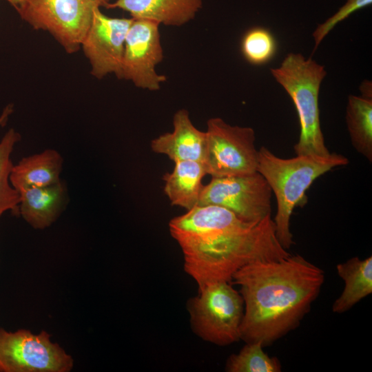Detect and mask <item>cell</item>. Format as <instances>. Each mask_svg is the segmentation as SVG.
Masks as SVG:
<instances>
[{"mask_svg":"<svg viewBox=\"0 0 372 372\" xmlns=\"http://www.w3.org/2000/svg\"><path fill=\"white\" fill-rule=\"evenodd\" d=\"M169 229L182 250L184 270L198 288L231 282L235 272L249 263L290 254L276 236L271 215L246 221L225 208L198 205L172 218Z\"/></svg>","mask_w":372,"mask_h":372,"instance_id":"cell-1","label":"cell"},{"mask_svg":"<svg viewBox=\"0 0 372 372\" xmlns=\"http://www.w3.org/2000/svg\"><path fill=\"white\" fill-rule=\"evenodd\" d=\"M323 269L300 254L249 263L232 276L244 301L240 340L269 346L299 326L320 293Z\"/></svg>","mask_w":372,"mask_h":372,"instance_id":"cell-2","label":"cell"},{"mask_svg":"<svg viewBox=\"0 0 372 372\" xmlns=\"http://www.w3.org/2000/svg\"><path fill=\"white\" fill-rule=\"evenodd\" d=\"M348 163L347 158L336 153L327 156L296 155L282 158L265 147L260 148L257 172L265 178L276 196L277 211L273 220L276 236L285 249L294 244L290 220L295 207L305 197L306 191L319 176Z\"/></svg>","mask_w":372,"mask_h":372,"instance_id":"cell-3","label":"cell"},{"mask_svg":"<svg viewBox=\"0 0 372 372\" xmlns=\"http://www.w3.org/2000/svg\"><path fill=\"white\" fill-rule=\"evenodd\" d=\"M271 73L290 96L298 113L300 133L294 145L296 155L329 156L319 109L320 85L327 75L324 67L311 58L291 52Z\"/></svg>","mask_w":372,"mask_h":372,"instance_id":"cell-4","label":"cell"},{"mask_svg":"<svg viewBox=\"0 0 372 372\" xmlns=\"http://www.w3.org/2000/svg\"><path fill=\"white\" fill-rule=\"evenodd\" d=\"M110 0H12L21 19L34 30L49 32L67 53L81 47L94 11Z\"/></svg>","mask_w":372,"mask_h":372,"instance_id":"cell-5","label":"cell"},{"mask_svg":"<svg viewBox=\"0 0 372 372\" xmlns=\"http://www.w3.org/2000/svg\"><path fill=\"white\" fill-rule=\"evenodd\" d=\"M194 332L203 340L226 346L240 340L244 301L229 282L206 284L187 302Z\"/></svg>","mask_w":372,"mask_h":372,"instance_id":"cell-6","label":"cell"},{"mask_svg":"<svg viewBox=\"0 0 372 372\" xmlns=\"http://www.w3.org/2000/svg\"><path fill=\"white\" fill-rule=\"evenodd\" d=\"M205 133L203 163L207 174L223 177L257 172L258 150L251 127L231 125L215 117L207 121Z\"/></svg>","mask_w":372,"mask_h":372,"instance_id":"cell-7","label":"cell"},{"mask_svg":"<svg viewBox=\"0 0 372 372\" xmlns=\"http://www.w3.org/2000/svg\"><path fill=\"white\" fill-rule=\"evenodd\" d=\"M74 361L46 331L0 329V372H69Z\"/></svg>","mask_w":372,"mask_h":372,"instance_id":"cell-8","label":"cell"},{"mask_svg":"<svg viewBox=\"0 0 372 372\" xmlns=\"http://www.w3.org/2000/svg\"><path fill=\"white\" fill-rule=\"evenodd\" d=\"M271 194L267 180L258 172L211 177L203 185L198 205L219 206L246 221H258L271 215Z\"/></svg>","mask_w":372,"mask_h":372,"instance_id":"cell-9","label":"cell"},{"mask_svg":"<svg viewBox=\"0 0 372 372\" xmlns=\"http://www.w3.org/2000/svg\"><path fill=\"white\" fill-rule=\"evenodd\" d=\"M160 24L156 21L133 19L128 30L119 79L130 81L139 88L156 91L166 81L156 71L163 59Z\"/></svg>","mask_w":372,"mask_h":372,"instance_id":"cell-10","label":"cell"},{"mask_svg":"<svg viewBox=\"0 0 372 372\" xmlns=\"http://www.w3.org/2000/svg\"><path fill=\"white\" fill-rule=\"evenodd\" d=\"M132 18H113L94 11L91 25L81 47L91 66V74L101 79L114 74L119 79L125 41Z\"/></svg>","mask_w":372,"mask_h":372,"instance_id":"cell-11","label":"cell"},{"mask_svg":"<svg viewBox=\"0 0 372 372\" xmlns=\"http://www.w3.org/2000/svg\"><path fill=\"white\" fill-rule=\"evenodd\" d=\"M206 133L192 123L185 109L178 110L173 117V130L153 139L151 148L157 154L166 155L174 162L194 161L204 162Z\"/></svg>","mask_w":372,"mask_h":372,"instance_id":"cell-12","label":"cell"},{"mask_svg":"<svg viewBox=\"0 0 372 372\" xmlns=\"http://www.w3.org/2000/svg\"><path fill=\"white\" fill-rule=\"evenodd\" d=\"M18 192L19 214L35 229L52 225L69 201L67 185L61 179L50 185L23 189Z\"/></svg>","mask_w":372,"mask_h":372,"instance_id":"cell-13","label":"cell"},{"mask_svg":"<svg viewBox=\"0 0 372 372\" xmlns=\"http://www.w3.org/2000/svg\"><path fill=\"white\" fill-rule=\"evenodd\" d=\"M202 6L203 0H116L109 3L106 8L121 9L133 19L181 26L192 20Z\"/></svg>","mask_w":372,"mask_h":372,"instance_id":"cell-14","label":"cell"},{"mask_svg":"<svg viewBox=\"0 0 372 372\" xmlns=\"http://www.w3.org/2000/svg\"><path fill=\"white\" fill-rule=\"evenodd\" d=\"M63 158L54 149L45 150L22 158L13 165L10 181L18 191L54 184L61 180Z\"/></svg>","mask_w":372,"mask_h":372,"instance_id":"cell-15","label":"cell"},{"mask_svg":"<svg viewBox=\"0 0 372 372\" xmlns=\"http://www.w3.org/2000/svg\"><path fill=\"white\" fill-rule=\"evenodd\" d=\"M172 172L163 176L164 192L172 205L190 210L198 205L207 174L203 163L194 161L174 162Z\"/></svg>","mask_w":372,"mask_h":372,"instance_id":"cell-16","label":"cell"},{"mask_svg":"<svg viewBox=\"0 0 372 372\" xmlns=\"http://www.w3.org/2000/svg\"><path fill=\"white\" fill-rule=\"evenodd\" d=\"M338 276L344 287L334 301L332 311L341 313L347 311L372 293V256L365 259L353 257L336 266Z\"/></svg>","mask_w":372,"mask_h":372,"instance_id":"cell-17","label":"cell"},{"mask_svg":"<svg viewBox=\"0 0 372 372\" xmlns=\"http://www.w3.org/2000/svg\"><path fill=\"white\" fill-rule=\"evenodd\" d=\"M346 123L352 145L369 161H372V98L350 95Z\"/></svg>","mask_w":372,"mask_h":372,"instance_id":"cell-18","label":"cell"},{"mask_svg":"<svg viewBox=\"0 0 372 372\" xmlns=\"http://www.w3.org/2000/svg\"><path fill=\"white\" fill-rule=\"evenodd\" d=\"M21 135L14 129L8 130L0 140V216L10 211L19 214V194L10 181L13 166L11 156Z\"/></svg>","mask_w":372,"mask_h":372,"instance_id":"cell-19","label":"cell"},{"mask_svg":"<svg viewBox=\"0 0 372 372\" xmlns=\"http://www.w3.org/2000/svg\"><path fill=\"white\" fill-rule=\"evenodd\" d=\"M260 342H247L236 354L227 359L228 372H280L281 363L276 357L269 356Z\"/></svg>","mask_w":372,"mask_h":372,"instance_id":"cell-20","label":"cell"},{"mask_svg":"<svg viewBox=\"0 0 372 372\" xmlns=\"http://www.w3.org/2000/svg\"><path fill=\"white\" fill-rule=\"evenodd\" d=\"M240 51L250 64L261 65L270 61L277 51V42L272 33L262 27H254L243 34Z\"/></svg>","mask_w":372,"mask_h":372,"instance_id":"cell-21","label":"cell"},{"mask_svg":"<svg viewBox=\"0 0 372 372\" xmlns=\"http://www.w3.org/2000/svg\"><path fill=\"white\" fill-rule=\"evenodd\" d=\"M372 3V0H347V2L331 17L318 25L313 33L314 50L320 44L324 38L340 22L344 21L357 10Z\"/></svg>","mask_w":372,"mask_h":372,"instance_id":"cell-22","label":"cell"},{"mask_svg":"<svg viewBox=\"0 0 372 372\" xmlns=\"http://www.w3.org/2000/svg\"><path fill=\"white\" fill-rule=\"evenodd\" d=\"M14 107L12 104H8L3 110L1 114H0V127H3L7 123L9 117L13 113Z\"/></svg>","mask_w":372,"mask_h":372,"instance_id":"cell-23","label":"cell"},{"mask_svg":"<svg viewBox=\"0 0 372 372\" xmlns=\"http://www.w3.org/2000/svg\"><path fill=\"white\" fill-rule=\"evenodd\" d=\"M362 96L372 98V85L371 81L364 80L360 86Z\"/></svg>","mask_w":372,"mask_h":372,"instance_id":"cell-24","label":"cell"},{"mask_svg":"<svg viewBox=\"0 0 372 372\" xmlns=\"http://www.w3.org/2000/svg\"><path fill=\"white\" fill-rule=\"evenodd\" d=\"M6 1H8L9 3H10L12 0H6Z\"/></svg>","mask_w":372,"mask_h":372,"instance_id":"cell-25","label":"cell"},{"mask_svg":"<svg viewBox=\"0 0 372 372\" xmlns=\"http://www.w3.org/2000/svg\"><path fill=\"white\" fill-rule=\"evenodd\" d=\"M0 217H1V216H0Z\"/></svg>","mask_w":372,"mask_h":372,"instance_id":"cell-26","label":"cell"}]
</instances>
